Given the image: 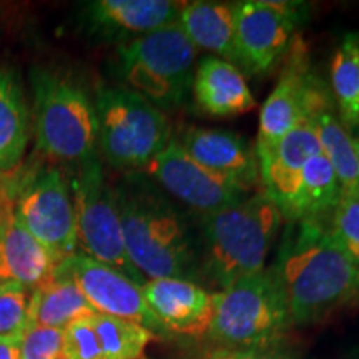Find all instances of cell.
<instances>
[{
	"label": "cell",
	"instance_id": "cell-4",
	"mask_svg": "<svg viewBox=\"0 0 359 359\" xmlns=\"http://www.w3.org/2000/svg\"><path fill=\"white\" fill-rule=\"evenodd\" d=\"M293 327L275 269L241 278L213 294L208 338L222 348H271Z\"/></svg>",
	"mask_w": 359,
	"mask_h": 359
},
{
	"label": "cell",
	"instance_id": "cell-14",
	"mask_svg": "<svg viewBox=\"0 0 359 359\" xmlns=\"http://www.w3.org/2000/svg\"><path fill=\"white\" fill-rule=\"evenodd\" d=\"M147 306L167 333L177 336L208 334L213 316V294L190 280L158 278L142 286Z\"/></svg>",
	"mask_w": 359,
	"mask_h": 359
},
{
	"label": "cell",
	"instance_id": "cell-22",
	"mask_svg": "<svg viewBox=\"0 0 359 359\" xmlns=\"http://www.w3.org/2000/svg\"><path fill=\"white\" fill-rule=\"evenodd\" d=\"M97 313L82 291L70 278L57 275L43 286L32 291L29 308V326L65 330L70 323Z\"/></svg>",
	"mask_w": 359,
	"mask_h": 359
},
{
	"label": "cell",
	"instance_id": "cell-16",
	"mask_svg": "<svg viewBox=\"0 0 359 359\" xmlns=\"http://www.w3.org/2000/svg\"><path fill=\"white\" fill-rule=\"evenodd\" d=\"M182 6L173 0H97L85 8V20L93 34L132 42L175 24Z\"/></svg>",
	"mask_w": 359,
	"mask_h": 359
},
{
	"label": "cell",
	"instance_id": "cell-17",
	"mask_svg": "<svg viewBox=\"0 0 359 359\" xmlns=\"http://www.w3.org/2000/svg\"><path fill=\"white\" fill-rule=\"evenodd\" d=\"M321 154L316 125L313 118L299 122L259 163V182L263 191L280 212L286 210L293 198L304 165L314 155Z\"/></svg>",
	"mask_w": 359,
	"mask_h": 359
},
{
	"label": "cell",
	"instance_id": "cell-1",
	"mask_svg": "<svg viewBox=\"0 0 359 359\" xmlns=\"http://www.w3.org/2000/svg\"><path fill=\"white\" fill-rule=\"evenodd\" d=\"M293 326L309 325L359 303V263L321 219L290 222L275 264Z\"/></svg>",
	"mask_w": 359,
	"mask_h": 359
},
{
	"label": "cell",
	"instance_id": "cell-13",
	"mask_svg": "<svg viewBox=\"0 0 359 359\" xmlns=\"http://www.w3.org/2000/svg\"><path fill=\"white\" fill-rule=\"evenodd\" d=\"M147 168L170 195L201 215L246 198V190L201 167L173 138Z\"/></svg>",
	"mask_w": 359,
	"mask_h": 359
},
{
	"label": "cell",
	"instance_id": "cell-10",
	"mask_svg": "<svg viewBox=\"0 0 359 359\" xmlns=\"http://www.w3.org/2000/svg\"><path fill=\"white\" fill-rule=\"evenodd\" d=\"M286 55L283 74L259 114L258 158L266 156L299 122L334 107L333 95L325 82L311 72L302 39L294 37Z\"/></svg>",
	"mask_w": 359,
	"mask_h": 359
},
{
	"label": "cell",
	"instance_id": "cell-15",
	"mask_svg": "<svg viewBox=\"0 0 359 359\" xmlns=\"http://www.w3.org/2000/svg\"><path fill=\"white\" fill-rule=\"evenodd\" d=\"M196 163L236 187L250 191L259 182L257 150L235 132L218 128H190L178 140Z\"/></svg>",
	"mask_w": 359,
	"mask_h": 359
},
{
	"label": "cell",
	"instance_id": "cell-24",
	"mask_svg": "<svg viewBox=\"0 0 359 359\" xmlns=\"http://www.w3.org/2000/svg\"><path fill=\"white\" fill-rule=\"evenodd\" d=\"M331 95L338 118L348 130L359 128V34H346L331 60Z\"/></svg>",
	"mask_w": 359,
	"mask_h": 359
},
{
	"label": "cell",
	"instance_id": "cell-18",
	"mask_svg": "<svg viewBox=\"0 0 359 359\" xmlns=\"http://www.w3.org/2000/svg\"><path fill=\"white\" fill-rule=\"evenodd\" d=\"M193 97L205 114L228 118L255 109V98L241 70L215 55L200 60L193 75Z\"/></svg>",
	"mask_w": 359,
	"mask_h": 359
},
{
	"label": "cell",
	"instance_id": "cell-20",
	"mask_svg": "<svg viewBox=\"0 0 359 359\" xmlns=\"http://www.w3.org/2000/svg\"><path fill=\"white\" fill-rule=\"evenodd\" d=\"M177 24L196 48L215 53L238 67L235 48V4L183 2Z\"/></svg>",
	"mask_w": 359,
	"mask_h": 359
},
{
	"label": "cell",
	"instance_id": "cell-28",
	"mask_svg": "<svg viewBox=\"0 0 359 359\" xmlns=\"http://www.w3.org/2000/svg\"><path fill=\"white\" fill-rule=\"evenodd\" d=\"M32 291L20 283H0V338L25 333L29 325V308Z\"/></svg>",
	"mask_w": 359,
	"mask_h": 359
},
{
	"label": "cell",
	"instance_id": "cell-2",
	"mask_svg": "<svg viewBox=\"0 0 359 359\" xmlns=\"http://www.w3.org/2000/svg\"><path fill=\"white\" fill-rule=\"evenodd\" d=\"M130 262L147 280L196 276L198 257L185 218L145 182L130 178L114 190Z\"/></svg>",
	"mask_w": 359,
	"mask_h": 359
},
{
	"label": "cell",
	"instance_id": "cell-21",
	"mask_svg": "<svg viewBox=\"0 0 359 359\" xmlns=\"http://www.w3.org/2000/svg\"><path fill=\"white\" fill-rule=\"evenodd\" d=\"M339 196L338 178L321 151L304 165L293 198L283 212V218H288L290 222L321 219L333 212Z\"/></svg>",
	"mask_w": 359,
	"mask_h": 359
},
{
	"label": "cell",
	"instance_id": "cell-36",
	"mask_svg": "<svg viewBox=\"0 0 359 359\" xmlns=\"http://www.w3.org/2000/svg\"><path fill=\"white\" fill-rule=\"evenodd\" d=\"M0 283H2V281H0Z\"/></svg>",
	"mask_w": 359,
	"mask_h": 359
},
{
	"label": "cell",
	"instance_id": "cell-25",
	"mask_svg": "<svg viewBox=\"0 0 359 359\" xmlns=\"http://www.w3.org/2000/svg\"><path fill=\"white\" fill-rule=\"evenodd\" d=\"M313 120L321 151L334 170L341 191L356 190L359 188V161L349 130L334 114V107L318 111Z\"/></svg>",
	"mask_w": 359,
	"mask_h": 359
},
{
	"label": "cell",
	"instance_id": "cell-30",
	"mask_svg": "<svg viewBox=\"0 0 359 359\" xmlns=\"http://www.w3.org/2000/svg\"><path fill=\"white\" fill-rule=\"evenodd\" d=\"M64 330L29 326L22 336L20 359H62Z\"/></svg>",
	"mask_w": 359,
	"mask_h": 359
},
{
	"label": "cell",
	"instance_id": "cell-7",
	"mask_svg": "<svg viewBox=\"0 0 359 359\" xmlns=\"http://www.w3.org/2000/svg\"><path fill=\"white\" fill-rule=\"evenodd\" d=\"M120 70L130 87L156 109L185 103L195 75L196 47L175 24L118 48Z\"/></svg>",
	"mask_w": 359,
	"mask_h": 359
},
{
	"label": "cell",
	"instance_id": "cell-33",
	"mask_svg": "<svg viewBox=\"0 0 359 359\" xmlns=\"http://www.w3.org/2000/svg\"><path fill=\"white\" fill-rule=\"evenodd\" d=\"M15 173H0V198H13L15 190Z\"/></svg>",
	"mask_w": 359,
	"mask_h": 359
},
{
	"label": "cell",
	"instance_id": "cell-26",
	"mask_svg": "<svg viewBox=\"0 0 359 359\" xmlns=\"http://www.w3.org/2000/svg\"><path fill=\"white\" fill-rule=\"evenodd\" d=\"M90 320L95 330L102 359H142L147 346L155 338L147 327L110 314L93 313Z\"/></svg>",
	"mask_w": 359,
	"mask_h": 359
},
{
	"label": "cell",
	"instance_id": "cell-23",
	"mask_svg": "<svg viewBox=\"0 0 359 359\" xmlns=\"http://www.w3.org/2000/svg\"><path fill=\"white\" fill-rule=\"evenodd\" d=\"M29 115L20 85L11 72L0 74V173H12L24 158Z\"/></svg>",
	"mask_w": 359,
	"mask_h": 359
},
{
	"label": "cell",
	"instance_id": "cell-8",
	"mask_svg": "<svg viewBox=\"0 0 359 359\" xmlns=\"http://www.w3.org/2000/svg\"><path fill=\"white\" fill-rule=\"evenodd\" d=\"M77 240L83 253L115 268L128 280L143 286L148 281L130 262L114 190L107 185L97 155L80 163L74 183Z\"/></svg>",
	"mask_w": 359,
	"mask_h": 359
},
{
	"label": "cell",
	"instance_id": "cell-19",
	"mask_svg": "<svg viewBox=\"0 0 359 359\" xmlns=\"http://www.w3.org/2000/svg\"><path fill=\"white\" fill-rule=\"evenodd\" d=\"M58 264L12 213L0 236V281H15L35 291L55 278Z\"/></svg>",
	"mask_w": 359,
	"mask_h": 359
},
{
	"label": "cell",
	"instance_id": "cell-27",
	"mask_svg": "<svg viewBox=\"0 0 359 359\" xmlns=\"http://www.w3.org/2000/svg\"><path fill=\"white\" fill-rule=\"evenodd\" d=\"M331 235L359 263V188L341 191L338 203L330 213Z\"/></svg>",
	"mask_w": 359,
	"mask_h": 359
},
{
	"label": "cell",
	"instance_id": "cell-32",
	"mask_svg": "<svg viewBox=\"0 0 359 359\" xmlns=\"http://www.w3.org/2000/svg\"><path fill=\"white\" fill-rule=\"evenodd\" d=\"M22 336L0 338V359H20Z\"/></svg>",
	"mask_w": 359,
	"mask_h": 359
},
{
	"label": "cell",
	"instance_id": "cell-35",
	"mask_svg": "<svg viewBox=\"0 0 359 359\" xmlns=\"http://www.w3.org/2000/svg\"><path fill=\"white\" fill-rule=\"evenodd\" d=\"M354 148H356V155H358V161H359V137L354 138Z\"/></svg>",
	"mask_w": 359,
	"mask_h": 359
},
{
	"label": "cell",
	"instance_id": "cell-12",
	"mask_svg": "<svg viewBox=\"0 0 359 359\" xmlns=\"http://www.w3.org/2000/svg\"><path fill=\"white\" fill-rule=\"evenodd\" d=\"M57 275L70 278L97 313L133 321L160 338L170 336L147 306L142 286L109 264L85 253H74L58 264Z\"/></svg>",
	"mask_w": 359,
	"mask_h": 359
},
{
	"label": "cell",
	"instance_id": "cell-29",
	"mask_svg": "<svg viewBox=\"0 0 359 359\" xmlns=\"http://www.w3.org/2000/svg\"><path fill=\"white\" fill-rule=\"evenodd\" d=\"M90 316L79 318L64 330L62 359H102L100 346Z\"/></svg>",
	"mask_w": 359,
	"mask_h": 359
},
{
	"label": "cell",
	"instance_id": "cell-34",
	"mask_svg": "<svg viewBox=\"0 0 359 359\" xmlns=\"http://www.w3.org/2000/svg\"><path fill=\"white\" fill-rule=\"evenodd\" d=\"M13 213V198H0V236Z\"/></svg>",
	"mask_w": 359,
	"mask_h": 359
},
{
	"label": "cell",
	"instance_id": "cell-11",
	"mask_svg": "<svg viewBox=\"0 0 359 359\" xmlns=\"http://www.w3.org/2000/svg\"><path fill=\"white\" fill-rule=\"evenodd\" d=\"M302 2L246 0L235 4V48L238 69L266 74L290 50L294 30L306 19Z\"/></svg>",
	"mask_w": 359,
	"mask_h": 359
},
{
	"label": "cell",
	"instance_id": "cell-5",
	"mask_svg": "<svg viewBox=\"0 0 359 359\" xmlns=\"http://www.w3.org/2000/svg\"><path fill=\"white\" fill-rule=\"evenodd\" d=\"M97 142L115 168H147L172 142L167 115L125 87H102L97 93Z\"/></svg>",
	"mask_w": 359,
	"mask_h": 359
},
{
	"label": "cell",
	"instance_id": "cell-31",
	"mask_svg": "<svg viewBox=\"0 0 359 359\" xmlns=\"http://www.w3.org/2000/svg\"><path fill=\"white\" fill-rule=\"evenodd\" d=\"M201 359H299L280 346L271 348H222L217 346Z\"/></svg>",
	"mask_w": 359,
	"mask_h": 359
},
{
	"label": "cell",
	"instance_id": "cell-9",
	"mask_svg": "<svg viewBox=\"0 0 359 359\" xmlns=\"http://www.w3.org/2000/svg\"><path fill=\"white\" fill-rule=\"evenodd\" d=\"M13 215L60 263L77 253L74 200L58 168L42 167L17 175Z\"/></svg>",
	"mask_w": 359,
	"mask_h": 359
},
{
	"label": "cell",
	"instance_id": "cell-3",
	"mask_svg": "<svg viewBox=\"0 0 359 359\" xmlns=\"http://www.w3.org/2000/svg\"><path fill=\"white\" fill-rule=\"evenodd\" d=\"M281 222L280 208L264 191L201 215L205 269L213 281L224 290L241 278L263 271Z\"/></svg>",
	"mask_w": 359,
	"mask_h": 359
},
{
	"label": "cell",
	"instance_id": "cell-6",
	"mask_svg": "<svg viewBox=\"0 0 359 359\" xmlns=\"http://www.w3.org/2000/svg\"><path fill=\"white\" fill-rule=\"evenodd\" d=\"M35 140L45 155L82 161L95 155L97 114L83 87L50 70L32 72Z\"/></svg>",
	"mask_w": 359,
	"mask_h": 359
}]
</instances>
